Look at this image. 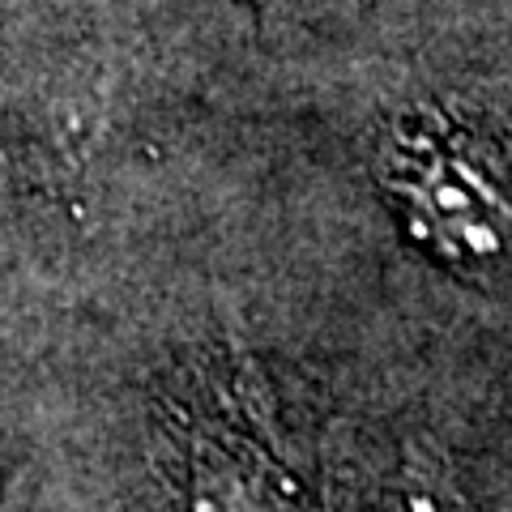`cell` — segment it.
<instances>
[{
  "label": "cell",
  "mask_w": 512,
  "mask_h": 512,
  "mask_svg": "<svg viewBox=\"0 0 512 512\" xmlns=\"http://www.w3.org/2000/svg\"><path fill=\"white\" fill-rule=\"evenodd\" d=\"M376 171L436 261L495 269L512 256V158L491 133L448 111H414L380 141Z\"/></svg>",
  "instance_id": "obj_1"
},
{
  "label": "cell",
  "mask_w": 512,
  "mask_h": 512,
  "mask_svg": "<svg viewBox=\"0 0 512 512\" xmlns=\"http://www.w3.org/2000/svg\"><path fill=\"white\" fill-rule=\"evenodd\" d=\"M380 512H470V504L436 448H410Z\"/></svg>",
  "instance_id": "obj_2"
}]
</instances>
